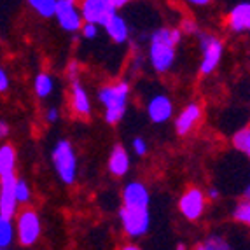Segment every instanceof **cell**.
<instances>
[{"label": "cell", "instance_id": "cell-10", "mask_svg": "<svg viewBox=\"0 0 250 250\" xmlns=\"http://www.w3.org/2000/svg\"><path fill=\"white\" fill-rule=\"evenodd\" d=\"M14 184L16 175H7L0 179V217L13 221L18 212V201L14 196Z\"/></svg>", "mask_w": 250, "mask_h": 250}, {"label": "cell", "instance_id": "cell-38", "mask_svg": "<svg viewBox=\"0 0 250 250\" xmlns=\"http://www.w3.org/2000/svg\"><path fill=\"white\" fill-rule=\"evenodd\" d=\"M175 250H188V249H186V245H184V243H179Z\"/></svg>", "mask_w": 250, "mask_h": 250}, {"label": "cell", "instance_id": "cell-8", "mask_svg": "<svg viewBox=\"0 0 250 250\" xmlns=\"http://www.w3.org/2000/svg\"><path fill=\"white\" fill-rule=\"evenodd\" d=\"M54 16L58 20L60 26L65 32H79L83 26V18L79 13V5L72 0H56Z\"/></svg>", "mask_w": 250, "mask_h": 250}, {"label": "cell", "instance_id": "cell-3", "mask_svg": "<svg viewBox=\"0 0 250 250\" xmlns=\"http://www.w3.org/2000/svg\"><path fill=\"white\" fill-rule=\"evenodd\" d=\"M53 165L65 184H74L77 177V156L70 142L60 140L53 149Z\"/></svg>", "mask_w": 250, "mask_h": 250}, {"label": "cell", "instance_id": "cell-22", "mask_svg": "<svg viewBox=\"0 0 250 250\" xmlns=\"http://www.w3.org/2000/svg\"><path fill=\"white\" fill-rule=\"evenodd\" d=\"M28 5L42 18H53L56 11V0H30Z\"/></svg>", "mask_w": 250, "mask_h": 250}, {"label": "cell", "instance_id": "cell-6", "mask_svg": "<svg viewBox=\"0 0 250 250\" xmlns=\"http://www.w3.org/2000/svg\"><path fill=\"white\" fill-rule=\"evenodd\" d=\"M18 240L23 247L34 245L41 236V219L37 212L32 208H25L18 215Z\"/></svg>", "mask_w": 250, "mask_h": 250}, {"label": "cell", "instance_id": "cell-28", "mask_svg": "<svg viewBox=\"0 0 250 250\" xmlns=\"http://www.w3.org/2000/svg\"><path fill=\"white\" fill-rule=\"evenodd\" d=\"M180 32H186L188 35H192V34H198V25L194 23L192 20H184L182 21V26H180Z\"/></svg>", "mask_w": 250, "mask_h": 250}, {"label": "cell", "instance_id": "cell-14", "mask_svg": "<svg viewBox=\"0 0 250 250\" xmlns=\"http://www.w3.org/2000/svg\"><path fill=\"white\" fill-rule=\"evenodd\" d=\"M228 26L236 34H242L250 28V4L249 2H240L236 4L228 14Z\"/></svg>", "mask_w": 250, "mask_h": 250}, {"label": "cell", "instance_id": "cell-15", "mask_svg": "<svg viewBox=\"0 0 250 250\" xmlns=\"http://www.w3.org/2000/svg\"><path fill=\"white\" fill-rule=\"evenodd\" d=\"M70 107H72V110H74V114H77L79 117H88L89 114H91V102H89V96L79 81L72 83Z\"/></svg>", "mask_w": 250, "mask_h": 250}, {"label": "cell", "instance_id": "cell-16", "mask_svg": "<svg viewBox=\"0 0 250 250\" xmlns=\"http://www.w3.org/2000/svg\"><path fill=\"white\" fill-rule=\"evenodd\" d=\"M129 170V156L128 150L123 146H114L110 158H108V171L114 177H125Z\"/></svg>", "mask_w": 250, "mask_h": 250}, {"label": "cell", "instance_id": "cell-35", "mask_svg": "<svg viewBox=\"0 0 250 250\" xmlns=\"http://www.w3.org/2000/svg\"><path fill=\"white\" fill-rule=\"evenodd\" d=\"M119 250H142L138 245H133V243H128V245H123Z\"/></svg>", "mask_w": 250, "mask_h": 250}, {"label": "cell", "instance_id": "cell-7", "mask_svg": "<svg viewBox=\"0 0 250 250\" xmlns=\"http://www.w3.org/2000/svg\"><path fill=\"white\" fill-rule=\"evenodd\" d=\"M79 13L83 18V23L104 26L110 18L116 14L108 0H84L79 5Z\"/></svg>", "mask_w": 250, "mask_h": 250}, {"label": "cell", "instance_id": "cell-33", "mask_svg": "<svg viewBox=\"0 0 250 250\" xmlns=\"http://www.w3.org/2000/svg\"><path fill=\"white\" fill-rule=\"evenodd\" d=\"M110 2V7L114 9V11H117V9H121V7H125L128 2L126 0H108Z\"/></svg>", "mask_w": 250, "mask_h": 250}, {"label": "cell", "instance_id": "cell-25", "mask_svg": "<svg viewBox=\"0 0 250 250\" xmlns=\"http://www.w3.org/2000/svg\"><path fill=\"white\" fill-rule=\"evenodd\" d=\"M233 219L242 224H250V203L249 200H243L234 207L233 210Z\"/></svg>", "mask_w": 250, "mask_h": 250}, {"label": "cell", "instance_id": "cell-31", "mask_svg": "<svg viewBox=\"0 0 250 250\" xmlns=\"http://www.w3.org/2000/svg\"><path fill=\"white\" fill-rule=\"evenodd\" d=\"M60 117V110L56 107H51L49 110L46 112V121L47 123H56Z\"/></svg>", "mask_w": 250, "mask_h": 250}, {"label": "cell", "instance_id": "cell-4", "mask_svg": "<svg viewBox=\"0 0 250 250\" xmlns=\"http://www.w3.org/2000/svg\"><path fill=\"white\" fill-rule=\"evenodd\" d=\"M123 229L129 238H138L149 231L150 228V213L149 208H125L119 210Z\"/></svg>", "mask_w": 250, "mask_h": 250}, {"label": "cell", "instance_id": "cell-2", "mask_svg": "<svg viewBox=\"0 0 250 250\" xmlns=\"http://www.w3.org/2000/svg\"><path fill=\"white\" fill-rule=\"evenodd\" d=\"M149 60L158 74H165L171 68L175 62V46L170 39V28H159L152 34L149 46Z\"/></svg>", "mask_w": 250, "mask_h": 250}, {"label": "cell", "instance_id": "cell-27", "mask_svg": "<svg viewBox=\"0 0 250 250\" xmlns=\"http://www.w3.org/2000/svg\"><path fill=\"white\" fill-rule=\"evenodd\" d=\"M131 147H133L135 154H137V156H144L147 152V142L144 140V138H140V137L133 138V142H131Z\"/></svg>", "mask_w": 250, "mask_h": 250}, {"label": "cell", "instance_id": "cell-34", "mask_svg": "<svg viewBox=\"0 0 250 250\" xmlns=\"http://www.w3.org/2000/svg\"><path fill=\"white\" fill-rule=\"evenodd\" d=\"M208 198H210V200H217V198H219V189L210 188L208 189Z\"/></svg>", "mask_w": 250, "mask_h": 250}, {"label": "cell", "instance_id": "cell-26", "mask_svg": "<svg viewBox=\"0 0 250 250\" xmlns=\"http://www.w3.org/2000/svg\"><path fill=\"white\" fill-rule=\"evenodd\" d=\"M81 32H83L84 39H89V41H93V39H96V35H98V26L91 25V23H83V26H81Z\"/></svg>", "mask_w": 250, "mask_h": 250}, {"label": "cell", "instance_id": "cell-23", "mask_svg": "<svg viewBox=\"0 0 250 250\" xmlns=\"http://www.w3.org/2000/svg\"><path fill=\"white\" fill-rule=\"evenodd\" d=\"M233 146H234V149L243 152V154H247V156L250 154V128L249 126L238 129L236 133H234Z\"/></svg>", "mask_w": 250, "mask_h": 250}, {"label": "cell", "instance_id": "cell-20", "mask_svg": "<svg viewBox=\"0 0 250 250\" xmlns=\"http://www.w3.org/2000/svg\"><path fill=\"white\" fill-rule=\"evenodd\" d=\"M34 86H35V93H37V96L46 98V96H49L54 89L53 77H51L49 74H46V72H42V74H39L37 77H35Z\"/></svg>", "mask_w": 250, "mask_h": 250}, {"label": "cell", "instance_id": "cell-1", "mask_svg": "<svg viewBox=\"0 0 250 250\" xmlns=\"http://www.w3.org/2000/svg\"><path fill=\"white\" fill-rule=\"evenodd\" d=\"M129 84L126 81L107 84L98 89V100L105 105V121L108 125H117L121 121L126 112V104H128Z\"/></svg>", "mask_w": 250, "mask_h": 250}, {"label": "cell", "instance_id": "cell-36", "mask_svg": "<svg viewBox=\"0 0 250 250\" xmlns=\"http://www.w3.org/2000/svg\"><path fill=\"white\" fill-rule=\"evenodd\" d=\"M191 4L192 5H207V4H210L208 0H191Z\"/></svg>", "mask_w": 250, "mask_h": 250}, {"label": "cell", "instance_id": "cell-32", "mask_svg": "<svg viewBox=\"0 0 250 250\" xmlns=\"http://www.w3.org/2000/svg\"><path fill=\"white\" fill-rule=\"evenodd\" d=\"M9 135V126L5 121H0V140H4L5 137Z\"/></svg>", "mask_w": 250, "mask_h": 250}, {"label": "cell", "instance_id": "cell-21", "mask_svg": "<svg viewBox=\"0 0 250 250\" xmlns=\"http://www.w3.org/2000/svg\"><path fill=\"white\" fill-rule=\"evenodd\" d=\"M14 234L16 231H14L13 221L0 217V249L11 247V243L14 242Z\"/></svg>", "mask_w": 250, "mask_h": 250}, {"label": "cell", "instance_id": "cell-18", "mask_svg": "<svg viewBox=\"0 0 250 250\" xmlns=\"http://www.w3.org/2000/svg\"><path fill=\"white\" fill-rule=\"evenodd\" d=\"M16 167V150L13 146L4 144L0 146V179L7 175H13Z\"/></svg>", "mask_w": 250, "mask_h": 250}, {"label": "cell", "instance_id": "cell-24", "mask_svg": "<svg viewBox=\"0 0 250 250\" xmlns=\"http://www.w3.org/2000/svg\"><path fill=\"white\" fill-rule=\"evenodd\" d=\"M14 196H16L18 203H28L30 198H32V189L26 184L25 179H18L16 177V184H14Z\"/></svg>", "mask_w": 250, "mask_h": 250}, {"label": "cell", "instance_id": "cell-19", "mask_svg": "<svg viewBox=\"0 0 250 250\" xmlns=\"http://www.w3.org/2000/svg\"><path fill=\"white\" fill-rule=\"evenodd\" d=\"M196 250H236V249L222 236L212 234V236L207 238L203 243H200V245L196 247Z\"/></svg>", "mask_w": 250, "mask_h": 250}, {"label": "cell", "instance_id": "cell-13", "mask_svg": "<svg viewBox=\"0 0 250 250\" xmlns=\"http://www.w3.org/2000/svg\"><path fill=\"white\" fill-rule=\"evenodd\" d=\"M200 119H201V107L198 104H189L175 119L177 133L182 135V137L191 133L192 129H194V126L200 123Z\"/></svg>", "mask_w": 250, "mask_h": 250}, {"label": "cell", "instance_id": "cell-5", "mask_svg": "<svg viewBox=\"0 0 250 250\" xmlns=\"http://www.w3.org/2000/svg\"><path fill=\"white\" fill-rule=\"evenodd\" d=\"M200 47L203 51V58H201L200 63V72L203 75L212 74L217 68L219 62L222 58V42L212 34H200Z\"/></svg>", "mask_w": 250, "mask_h": 250}, {"label": "cell", "instance_id": "cell-29", "mask_svg": "<svg viewBox=\"0 0 250 250\" xmlns=\"http://www.w3.org/2000/svg\"><path fill=\"white\" fill-rule=\"evenodd\" d=\"M68 79H70V83L79 81V63L77 62H72L68 65Z\"/></svg>", "mask_w": 250, "mask_h": 250}, {"label": "cell", "instance_id": "cell-11", "mask_svg": "<svg viewBox=\"0 0 250 250\" xmlns=\"http://www.w3.org/2000/svg\"><path fill=\"white\" fill-rule=\"evenodd\" d=\"M150 194L142 182H129L123 189V207L125 208H149Z\"/></svg>", "mask_w": 250, "mask_h": 250}, {"label": "cell", "instance_id": "cell-9", "mask_svg": "<svg viewBox=\"0 0 250 250\" xmlns=\"http://www.w3.org/2000/svg\"><path fill=\"white\" fill-rule=\"evenodd\" d=\"M207 207V200H205L203 191H200L198 188H191L184 192L182 198L179 201V208L188 221H198L205 212Z\"/></svg>", "mask_w": 250, "mask_h": 250}, {"label": "cell", "instance_id": "cell-17", "mask_svg": "<svg viewBox=\"0 0 250 250\" xmlns=\"http://www.w3.org/2000/svg\"><path fill=\"white\" fill-rule=\"evenodd\" d=\"M104 28L108 34V37L112 39L116 44H123V42H126V39H128V35H129V30H128V25H126V21L123 20L117 13L114 14L107 23H105Z\"/></svg>", "mask_w": 250, "mask_h": 250}, {"label": "cell", "instance_id": "cell-12", "mask_svg": "<svg viewBox=\"0 0 250 250\" xmlns=\"http://www.w3.org/2000/svg\"><path fill=\"white\" fill-rule=\"evenodd\" d=\"M173 114V104L167 95H156L152 96L147 104V116L152 123L161 125L167 123Z\"/></svg>", "mask_w": 250, "mask_h": 250}, {"label": "cell", "instance_id": "cell-37", "mask_svg": "<svg viewBox=\"0 0 250 250\" xmlns=\"http://www.w3.org/2000/svg\"><path fill=\"white\" fill-rule=\"evenodd\" d=\"M249 196H250V188L247 186V188H245V192H243V198H245V200H249Z\"/></svg>", "mask_w": 250, "mask_h": 250}, {"label": "cell", "instance_id": "cell-30", "mask_svg": "<svg viewBox=\"0 0 250 250\" xmlns=\"http://www.w3.org/2000/svg\"><path fill=\"white\" fill-rule=\"evenodd\" d=\"M7 88H9V75L4 68L0 67V93L7 91Z\"/></svg>", "mask_w": 250, "mask_h": 250}]
</instances>
